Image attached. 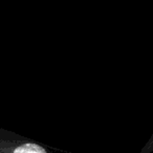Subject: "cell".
<instances>
[{
  "label": "cell",
  "instance_id": "obj_1",
  "mask_svg": "<svg viewBox=\"0 0 153 153\" xmlns=\"http://www.w3.org/2000/svg\"><path fill=\"white\" fill-rule=\"evenodd\" d=\"M13 153H46L42 147L36 144H24L15 149Z\"/></svg>",
  "mask_w": 153,
  "mask_h": 153
}]
</instances>
